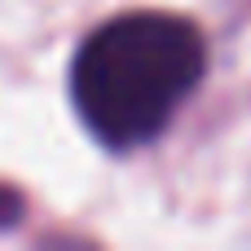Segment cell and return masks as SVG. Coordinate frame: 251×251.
Returning a JSON list of instances; mask_svg holds the SVG:
<instances>
[{
	"label": "cell",
	"mask_w": 251,
	"mask_h": 251,
	"mask_svg": "<svg viewBox=\"0 0 251 251\" xmlns=\"http://www.w3.org/2000/svg\"><path fill=\"white\" fill-rule=\"evenodd\" d=\"M22 194L18 190H9V185H0V225H18L22 221Z\"/></svg>",
	"instance_id": "cell-2"
},
{
	"label": "cell",
	"mask_w": 251,
	"mask_h": 251,
	"mask_svg": "<svg viewBox=\"0 0 251 251\" xmlns=\"http://www.w3.org/2000/svg\"><path fill=\"white\" fill-rule=\"evenodd\" d=\"M207 40L190 18L137 9L101 22L71 62V101L97 146H150L203 84Z\"/></svg>",
	"instance_id": "cell-1"
}]
</instances>
